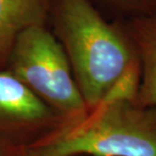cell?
I'll return each instance as SVG.
<instances>
[{
	"label": "cell",
	"mask_w": 156,
	"mask_h": 156,
	"mask_svg": "<svg viewBox=\"0 0 156 156\" xmlns=\"http://www.w3.org/2000/svg\"><path fill=\"white\" fill-rule=\"evenodd\" d=\"M49 20L87 108L95 110L139 61L132 41L120 23L108 20L88 0H53Z\"/></svg>",
	"instance_id": "obj_1"
},
{
	"label": "cell",
	"mask_w": 156,
	"mask_h": 156,
	"mask_svg": "<svg viewBox=\"0 0 156 156\" xmlns=\"http://www.w3.org/2000/svg\"><path fill=\"white\" fill-rule=\"evenodd\" d=\"M129 99L99 105L51 146L48 156H156V111Z\"/></svg>",
	"instance_id": "obj_2"
},
{
	"label": "cell",
	"mask_w": 156,
	"mask_h": 156,
	"mask_svg": "<svg viewBox=\"0 0 156 156\" xmlns=\"http://www.w3.org/2000/svg\"><path fill=\"white\" fill-rule=\"evenodd\" d=\"M9 64V71L47 105L67 115L87 108L64 48L46 24L30 27L17 37Z\"/></svg>",
	"instance_id": "obj_3"
},
{
	"label": "cell",
	"mask_w": 156,
	"mask_h": 156,
	"mask_svg": "<svg viewBox=\"0 0 156 156\" xmlns=\"http://www.w3.org/2000/svg\"><path fill=\"white\" fill-rule=\"evenodd\" d=\"M120 23L135 47L140 64L137 105L156 108V17L133 18Z\"/></svg>",
	"instance_id": "obj_4"
},
{
	"label": "cell",
	"mask_w": 156,
	"mask_h": 156,
	"mask_svg": "<svg viewBox=\"0 0 156 156\" xmlns=\"http://www.w3.org/2000/svg\"><path fill=\"white\" fill-rule=\"evenodd\" d=\"M53 0H0V56L10 52L15 40L34 26H45Z\"/></svg>",
	"instance_id": "obj_5"
},
{
	"label": "cell",
	"mask_w": 156,
	"mask_h": 156,
	"mask_svg": "<svg viewBox=\"0 0 156 156\" xmlns=\"http://www.w3.org/2000/svg\"><path fill=\"white\" fill-rule=\"evenodd\" d=\"M48 105L10 71L0 72V116L39 121L50 116Z\"/></svg>",
	"instance_id": "obj_6"
},
{
	"label": "cell",
	"mask_w": 156,
	"mask_h": 156,
	"mask_svg": "<svg viewBox=\"0 0 156 156\" xmlns=\"http://www.w3.org/2000/svg\"><path fill=\"white\" fill-rule=\"evenodd\" d=\"M111 21L156 17V0H88Z\"/></svg>",
	"instance_id": "obj_7"
}]
</instances>
